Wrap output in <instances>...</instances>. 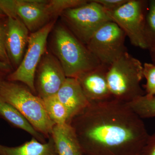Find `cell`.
<instances>
[{"mask_svg":"<svg viewBox=\"0 0 155 155\" xmlns=\"http://www.w3.org/2000/svg\"><path fill=\"white\" fill-rule=\"evenodd\" d=\"M12 68L11 66L0 61V71L4 74L8 73L11 71Z\"/></svg>","mask_w":155,"mask_h":155,"instance_id":"obj_24","label":"cell"},{"mask_svg":"<svg viewBox=\"0 0 155 155\" xmlns=\"http://www.w3.org/2000/svg\"><path fill=\"white\" fill-rule=\"evenodd\" d=\"M83 155H140L150 134L125 103L91 102L70 122Z\"/></svg>","mask_w":155,"mask_h":155,"instance_id":"obj_1","label":"cell"},{"mask_svg":"<svg viewBox=\"0 0 155 155\" xmlns=\"http://www.w3.org/2000/svg\"><path fill=\"white\" fill-rule=\"evenodd\" d=\"M67 78L57 58L46 51L35 72V86L37 95L42 99L55 95Z\"/></svg>","mask_w":155,"mask_h":155,"instance_id":"obj_10","label":"cell"},{"mask_svg":"<svg viewBox=\"0 0 155 155\" xmlns=\"http://www.w3.org/2000/svg\"><path fill=\"white\" fill-rule=\"evenodd\" d=\"M51 31L52 54L61 63L67 78H76L101 65L86 46L63 23L55 24Z\"/></svg>","mask_w":155,"mask_h":155,"instance_id":"obj_2","label":"cell"},{"mask_svg":"<svg viewBox=\"0 0 155 155\" xmlns=\"http://www.w3.org/2000/svg\"><path fill=\"white\" fill-rule=\"evenodd\" d=\"M144 35L147 49L155 64V0L148 1L145 20Z\"/></svg>","mask_w":155,"mask_h":155,"instance_id":"obj_18","label":"cell"},{"mask_svg":"<svg viewBox=\"0 0 155 155\" xmlns=\"http://www.w3.org/2000/svg\"><path fill=\"white\" fill-rule=\"evenodd\" d=\"M147 96H155V87L154 88V89L152 91H151V92L149 94H146Z\"/></svg>","mask_w":155,"mask_h":155,"instance_id":"obj_27","label":"cell"},{"mask_svg":"<svg viewBox=\"0 0 155 155\" xmlns=\"http://www.w3.org/2000/svg\"><path fill=\"white\" fill-rule=\"evenodd\" d=\"M0 99L16 108L46 139L50 138L55 124L47 114L43 100L27 86L5 79L0 84Z\"/></svg>","mask_w":155,"mask_h":155,"instance_id":"obj_3","label":"cell"},{"mask_svg":"<svg viewBox=\"0 0 155 155\" xmlns=\"http://www.w3.org/2000/svg\"><path fill=\"white\" fill-rule=\"evenodd\" d=\"M56 96L67 109L69 124L90 104L76 78H67Z\"/></svg>","mask_w":155,"mask_h":155,"instance_id":"obj_13","label":"cell"},{"mask_svg":"<svg viewBox=\"0 0 155 155\" xmlns=\"http://www.w3.org/2000/svg\"><path fill=\"white\" fill-rule=\"evenodd\" d=\"M108 69V67L101 64L76 78L90 102H99L113 99L107 81Z\"/></svg>","mask_w":155,"mask_h":155,"instance_id":"obj_12","label":"cell"},{"mask_svg":"<svg viewBox=\"0 0 155 155\" xmlns=\"http://www.w3.org/2000/svg\"><path fill=\"white\" fill-rule=\"evenodd\" d=\"M143 70L141 62L127 52L111 64L107 78L113 99L127 104L145 95L140 86Z\"/></svg>","mask_w":155,"mask_h":155,"instance_id":"obj_4","label":"cell"},{"mask_svg":"<svg viewBox=\"0 0 155 155\" xmlns=\"http://www.w3.org/2000/svg\"><path fill=\"white\" fill-rule=\"evenodd\" d=\"M29 31L18 17H7L5 38L6 51L11 67H19L28 45Z\"/></svg>","mask_w":155,"mask_h":155,"instance_id":"obj_11","label":"cell"},{"mask_svg":"<svg viewBox=\"0 0 155 155\" xmlns=\"http://www.w3.org/2000/svg\"><path fill=\"white\" fill-rule=\"evenodd\" d=\"M148 4L147 1L128 0L115 11H106L112 21L124 31L130 43L143 49H147L144 28Z\"/></svg>","mask_w":155,"mask_h":155,"instance_id":"obj_8","label":"cell"},{"mask_svg":"<svg viewBox=\"0 0 155 155\" xmlns=\"http://www.w3.org/2000/svg\"><path fill=\"white\" fill-rule=\"evenodd\" d=\"M126 104L142 119L155 117V95L145 94Z\"/></svg>","mask_w":155,"mask_h":155,"instance_id":"obj_19","label":"cell"},{"mask_svg":"<svg viewBox=\"0 0 155 155\" xmlns=\"http://www.w3.org/2000/svg\"><path fill=\"white\" fill-rule=\"evenodd\" d=\"M140 155H155V133L149 136Z\"/></svg>","mask_w":155,"mask_h":155,"instance_id":"obj_23","label":"cell"},{"mask_svg":"<svg viewBox=\"0 0 155 155\" xmlns=\"http://www.w3.org/2000/svg\"><path fill=\"white\" fill-rule=\"evenodd\" d=\"M106 11H115L125 4L128 0H94Z\"/></svg>","mask_w":155,"mask_h":155,"instance_id":"obj_22","label":"cell"},{"mask_svg":"<svg viewBox=\"0 0 155 155\" xmlns=\"http://www.w3.org/2000/svg\"><path fill=\"white\" fill-rule=\"evenodd\" d=\"M60 16L63 24L86 46L99 28L112 21L105 10L94 0L67 9Z\"/></svg>","mask_w":155,"mask_h":155,"instance_id":"obj_5","label":"cell"},{"mask_svg":"<svg viewBox=\"0 0 155 155\" xmlns=\"http://www.w3.org/2000/svg\"><path fill=\"white\" fill-rule=\"evenodd\" d=\"M4 74H5L0 71V84L2 82L3 80H5L4 78Z\"/></svg>","mask_w":155,"mask_h":155,"instance_id":"obj_26","label":"cell"},{"mask_svg":"<svg viewBox=\"0 0 155 155\" xmlns=\"http://www.w3.org/2000/svg\"><path fill=\"white\" fill-rule=\"evenodd\" d=\"M45 143L32 137L29 141L17 147L0 144V155H58L51 137Z\"/></svg>","mask_w":155,"mask_h":155,"instance_id":"obj_15","label":"cell"},{"mask_svg":"<svg viewBox=\"0 0 155 155\" xmlns=\"http://www.w3.org/2000/svg\"><path fill=\"white\" fill-rule=\"evenodd\" d=\"M126 35L117 24L110 21L97 31L86 46L101 65L108 67L127 52Z\"/></svg>","mask_w":155,"mask_h":155,"instance_id":"obj_7","label":"cell"},{"mask_svg":"<svg viewBox=\"0 0 155 155\" xmlns=\"http://www.w3.org/2000/svg\"><path fill=\"white\" fill-rule=\"evenodd\" d=\"M0 8L7 17H18L31 33L57 18L50 0H0Z\"/></svg>","mask_w":155,"mask_h":155,"instance_id":"obj_9","label":"cell"},{"mask_svg":"<svg viewBox=\"0 0 155 155\" xmlns=\"http://www.w3.org/2000/svg\"><path fill=\"white\" fill-rule=\"evenodd\" d=\"M7 21V17L0 19V61L11 66L5 46Z\"/></svg>","mask_w":155,"mask_h":155,"instance_id":"obj_21","label":"cell"},{"mask_svg":"<svg viewBox=\"0 0 155 155\" xmlns=\"http://www.w3.org/2000/svg\"><path fill=\"white\" fill-rule=\"evenodd\" d=\"M51 137L58 155L82 154L77 137L70 124L55 125Z\"/></svg>","mask_w":155,"mask_h":155,"instance_id":"obj_14","label":"cell"},{"mask_svg":"<svg viewBox=\"0 0 155 155\" xmlns=\"http://www.w3.org/2000/svg\"><path fill=\"white\" fill-rule=\"evenodd\" d=\"M81 155H83V154Z\"/></svg>","mask_w":155,"mask_h":155,"instance_id":"obj_28","label":"cell"},{"mask_svg":"<svg viewBox=\"0 0 155 155\" xmlns=\"http://www.w3.org/2000/svg\"><path fill=\"white\" fill-rule=\"evenodd\" d=\"M44 105L47 114L55 125L69 124L68 111L56 95L43 99Z\"/></svg>","mask_w":155,"mask_h":155,"instance_id":"obj_17","label":"cell"},{"mask_svg":"<svg viewBox=\"0 0 155 155\" xmlns=\"http://www.w3.org/2000/svg\"><path fill=\"white\" fill-rule=\"evenodd\" d=\"M7 17L5 14L2 11V9L0 8V19H5Z\"/></svg>","mask_w":155,"mask_h":155,"instance_id":"obj_25","label":"cell"},{"mask_svg":"<svg viewBox=\"0 0 155 155\" xmlns=\"http://www.w3.org/2000/svg\"><path fill=\"white\" fill-rule=\"evenodd\" d=\"M0 118H1V117H0Z\"/></svg>","mask_w":155,"mask_h":155,"instance_id":"obj_29","label":"cell"},{"mask_svg":"<svg viewBox=\"0 0 155 155\" xmlns=\"http://www.w3.org/2000/svg\"><path fill=\"white\" fill-rule=\"evenodd\" d=\"M0 117L13 127L24 130L43 143L47 142L43 135L35 129L22 114L14 106L0 99Z\"/></svg>","mask_w":155,"mask_h":155,"instance_id":"obj_16","label":"cell"},{"mask_svg":"<svg viewBox=\"0 0 155 155\" xmlns=\"http://www.w3.org/2000/svg\"><path fill=\"white\" fill-rule=\"evenodd\" d=\"M143 78L146 79L145 84L146 94H149L155 87V64L145 63L143 64Z\"/></svg>","mask_w":155,"mask_h":155,"instance_id":"obj_20","label":"cell"},{"mask_svg":"<svg viewBox=\"0 0 155 155\" xmlns=\"http://www.w3.org/2000/svg\"><path fill=\"white\" fill-rule=\"evenodd\" d=\"M56 20H52L41 29L31 33L27 48L19 67L8 75L6 80L23 84L36 95L35 78L37 68L47 51L48 39Z\"/></svg>","mask_w":155,"mask_h":155,"instance_id":"obj_6","label":"cell"}]
</instances>
